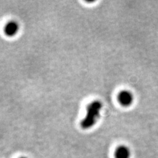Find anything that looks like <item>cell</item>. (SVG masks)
I'll list each match as a JSON object with an SVG mask.
<instances>
[{"mask_svg":"<svg viewBox=\"0 0 158 158\" xmlns=\"http://www.w3.org/2000/svg\"><path fill=\"white\" fill-rule=\"evenodd\" d=\"M102 104L100 102L94 101L90 103L87 107L86 114L81 121V127L84 129H88L94 125L100 117Z\"/></svg>","mask_w":158,"mask_h":158,"instance_id":"6da1fadb","label":"cell"},{"mask_svg":"<svg viewBox=\"0 0 158 158\" xmlns=\"http://www.w3.org/2000/svg\"><path fill=\"white\" fill-rule=\"evenodd\" d=\"M118 100L122 106H129L132 103L134 98H133L132 94L131 92L128 90H123L118 94Z\"/></svg>","mask_w":158,"mask_h":158,"instance_id":"7a4b0ae2","label":"cell"},{"mask_svg":"<svg viewBox=\"0 0 158 158\" xmlns=\"http://www.w3.org/2000/svg\"><path fill=\"white\" fill-rule=\"evenodd\" d=\"M19 31V24L15 21H10L4 27V32L7 36L12 37L15 36Z\"/></svg>","mask_w":158,"mask_h":158,"instance_id":"3957f363","label":"cell"},{"mask_svg":"<svg viewBox=\"0 0 158 158\" xmlns=\"http://www.w3.org/2000/svg\"><path fill=\"white\" fill-rule=\"evenodd\" d=\"M130 149L126 146H118L115 151V158H130Z\"/></svg>","mask_w":158,"mask_h":158,"instance_id":"277c9868","label":"cell"},{"mask_svg":"<svg viewBox=\"0 0 158 158\" xmlns=\"http://www.w3.org/2000/svg\"><path fill=\"white\" fill-rule=\"evenodd\" d=\"M20 158H27V157H20Z\"/></svg>","mask_w":158,"mask_h":158,"instance_id":"5b68a950","label":"cell"}]
</instances>
